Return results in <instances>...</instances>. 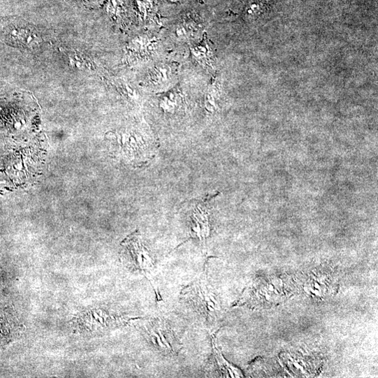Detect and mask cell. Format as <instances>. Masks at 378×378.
<instances>
[{
	"instance_id": "1",
	"label": "cell",
	"mask_w": 378,
	"mask_h": 378,
	"mask_svg": "<svg viewBox=\"0 0 378 378\" xmlns=\"http://www.w3.org/2000/svg\"><path fill=\"white\" fill-rule=\"evenodd\" d=\"M182 298L208 320H215L220 312L219 301L208 287L205 277H202L184 289Z\"/></svg>"
},
{
	"instance_id": "2",
	"label": "cell",
	"mask_w": 378,
	"mask_h": 378,
	"mask_svg": "<svg viewBox=\"0 0 378 378\" xmlns=\"http://www.w3.org/2000/svg\"><path fill=\"white\" fill-rule=\"evenodd\" d=\"M145 329L149 340L158 351L166 355H174L179 352L180 343L164 319L150 321Z\"/></svg>"
},
{
	"instance_id": "3",
	"label": "cell",
	"mask_w": 378,
	"mask_h": 378,
	"mask_svg": "<svg viewBox=\"0 0 378 378\" xmlns=\"http://www.w3.org/2000/svg\"><path fill=\"white\" fill-rule=\"evenodd\" d=\"M124 246L123 257L128 266L144 272L153 268L154 260L138 235L129 238Z\"/></svg>"
},
{
	"instance_id": "4",
	"label": "cell",
	"mask_w": 378,
	"mask_h": 378,
	"mask_svg": "<svg viewBox=\"0 0 378 378\" xmlns=\"http://www.w3.org/2000/svg\"><path fill=\"white\" fill-rule=\"evenodd\" d=\"M0 37L9 45L19 48H32L39 43L36 31L27 27L13 26L0 31Z\"/></svg>"
},
{
	"instance_id": "5",
	"label": "cell",
	"mask_w": 378,
	"mask_h": 378,
	"mask_svg": "<svg viewBox=\"0 0 378 378\" xmlns=\"http://www.w3.org/2000/svg\"><path fill=\"white\" fill-rule=\"evenodd\" d=\"M175 75L176 71L172 64L159 63L149 72L146 85L150 89H166L173 84Z\"/></svg>"
},
{
	"instance_id": "6",
	"label": "cell",
	"mask_w": 378,
	"mask_h": 378,
	"mask_svg": "<svg viewBox=\"0 0 378 378\" xmlns=\"http://www.w3.org/2000/svg\"><path fill=\"white\" fill-rule=\"evenodd\" d=\"M213 356L212 361L216 363L218 370L224 377H242V372L235 367L227 362L219 349L217 347L215 340H212Z\"/></svg>"
},
{
	"instance_id": "7",
	"label": "cell",
	"mask_w": 378,
	"mask_h": 378,
	"mask_svg": "<svg viewBox=\"0 0 378 378\" xmlns=\"http://www.w3.org/2000/svg\"><path fill=\"white\" fill-rule=\"evenodd\" d=\"M193 57L198 62L203 64H208V61L211 57V51L206 41L194 44L191 48Z\"/></svg>"
},
{
	"instance_id": "8",
	"label": "cell",
	"mask_w": 378,
	"mask_h": 378,
	"mask_svg": "<svg viewBox=\"0 0 378 378\" xmlns=\"http://www.w3.org/2000/svg\"><path fill=\"white\" fill-rule=\"evenodd\" d=\"M180 98L175 92H170L163 96L160 100L161 108L167 112H173L179 108Z\"/></svg>"
},
{
	"instance_id": "9",
	"label": "cell",
	"mask_w": 378,
	"mask_h": 378,
	"mask_svg": "<svg viewBox=\"0 0 378 378\" xmlns=\"http://www.w3.org/2000/svg\"><path fill=\"white\" fill-rule=\"evenodd\" d=\"M198 28L193 22H182L177 25L175 35L177 39L186 40L194 36L198 32Z\"/></svg>"
},
{
	"instance_id": "10",
	"label": "cell",
	"mask_w": 378,
	"mask_h": 378,
	"mask_svg": "<svg viewBox=\"0 0 378 378\" xmlns=\"http://www.w3.org/2000/svg\"><path fill=\"white\" fill-rule=\"evenodd\" d=\"M173 1H177V0H173ZM178 1H179V0H178Z\"/></svg>"
}]
</instances>
